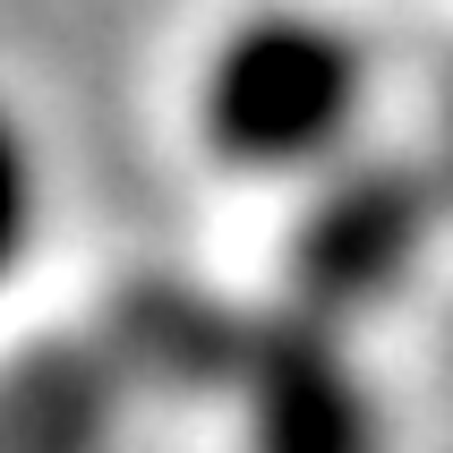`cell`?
Returning a JSON list of instances; mask_svg holds the SVG:
<instances>
[{"label": "cell", "mask_w": 453, "mask_h": 453, "mask_svg": "<svg viewBox=\"0 0 453 453\" xmlns=\"http://www.w3.org/2000/svg\"><path fill=\"white\" fill-rule=\"evenodd\" d=\"M197 137L240 180H326L377 111V51L326 9H249L197 60Z\"/></svg>", "instance_id": "1"}, {"label": "cell", "mask_w": 453, "mask_h": 453, "mask_svg": "<svg viewBox=\"0 0 453 453\" xmlns=\"http://www.w3.org/2000/svg\"><path fill=\"white\" fill-rule=\"evenodd\" d=\"M445 205H453V188L436 172V154L359 146L351 163H334L326 180L300 188V214H291V240H282V282H291L282 308H300L317 326H342V334L368 326L428 265Z\"/></svg>", "instance_id": "2"}, {"label": "cell", "mask_w": 453, "mask_h": 453, "mask_svg": "<svg viewBox=\"0 0 453 453\" xmlns=\"http://www.w3.org/2000/svg\"><path fill=\"white\" fill-rule=\"evenodd\" d=\"M223 385L240 403V453H394L385 394L351 359V334L300 308L249 317Z\"/></svg>", "instance_id": "3"}, {"label": "cell", "mask_w": 453, "mask_h": 453, "mask_svg": "<svg viewBox=\"0 0 453 453\" xmlns=\"http://www.w3.org/2000/svg\"><path fill=\"white\" fill-rule=\"evenodd\" d=\"M35 240H43V146L18 103H0V291L26 274Z\"/></svg>", "instance_id": "4"}, {"label": "cell", "mask_w": 453, "mask_h": 453, "mask_svg": "<svg viewBox=\"0 0 453 453\" xmlns=\"http://www.w3.org/2000/svg\"><path fill=\"white\" fill-rule=\"evenodd\" d=\"M436 172H445V188H453V86H445V111H436Z\"/></svg>", "instance_id": "5"}]
</instances>
